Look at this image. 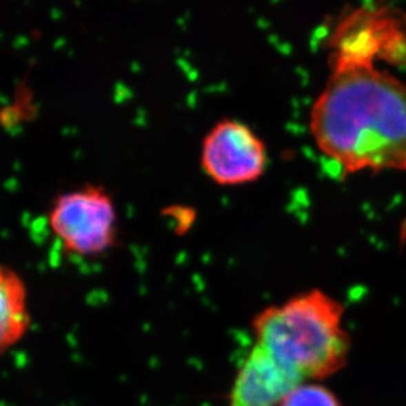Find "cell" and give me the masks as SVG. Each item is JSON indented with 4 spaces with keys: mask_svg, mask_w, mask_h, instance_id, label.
I'll return each instance as SVG.
<instances>
[{
    "mask_svg": "<svg viewBox=\"0 0 406 406\" xmlns=\"http://www.w3.org/2000/svg\"><path fill=\"white\" fill-rule=\"evenodd\" d=\"M318 150L343 173L406 172V83L375 60L334 57L310 112Z\"/></svg>",
    "mask_w": 406,
    "mask_h": 406,
    "instance_id": "cell-1",
    "label": "cell"
},
{
    "mask_svg": "<svg viewBox=\"0 0 406 406\" xmlns=\"http://www.w3.org/2000/svg\"><path fill=\"white\" fill-rule=\"evenodd\" d=\"M343 316V305L330 294L307 290L265 307L254 318L255 343L305 383L323 380L348 361L351 338Z\"/></svg>",
    "mask_w": 406,
    "mask_h": 406,
    "instance_id": "cell-2",
    "label": "cell"
},
{
    "mask_svg": "<svg viewBox=\"0 0 406 406\" xmlns=\"http://www.w3.org/2000/svg\"><path fill=\"white\" fill-rule=\"evenodd\" d=\"M48 221L62 247L74 255H102L118 238L115 202L101 185L86 183L56 196Z\"/></svg>",
    "mask_w": 406,
    "mask_h": 406,
    "instance_id": "cell-3",
    "label": "cell"
},
{
    "mask_svg": "<svg viewBox=\"0 0 406 406\" xmlns=\"http://www.w3.org/2000/svg\"><path fill=\"white\" fill-rule=\"evenodd\" d=\"M268 156L263 140L241 121H219L206 135L201 165L212 182L239 186L258 180L267 169Z\"/></svg>",
    "mask_w": 406,
    "mask_h": 406,
    "instance_id": "cell-4",
    "label": "cell"
},
{
    "mask_svg": "<svg viewBox=\"0 0 406 406\" xmlns=\"http://www.w3.org/2000/svg\"><path fill=\"white\" fill-rule=\"evenodd\" d=\"M301 377L255 343L238 371L228 406H277L303 384Z\"/></svg>",
    "mask_w": 406,
    "mask_h": 406,
    "instance_id": "cell-5",
    "label": "cell"
},
{
    "mask_svg": "<svg viewBox=\"0 0 406 406\" xmlns=\"http://www.w3.org/2000/svg\"><path fill=\"white\" fill-rule=\"evenodd\" d=\"M28 290L17 272L0 265V355L17 345L30 330Z\"/></svg>",
    "mask_w": 406,
    "mask_h": 406,
    "instance_id": "cell-6",
    "label": "cell"
},
{
    "mask_svg": "<svg viewBox=\"0 0 406 406\" xmlns=\"http://www.w3.org/2000/svg\"><path fill=\"white\" fill-rule=\"evenodd\" d=\"M280 406H342V404L326 387L303 383L290 392Z\"/></svg>",
    "mask_w": 406,
    "mask_h": 406,
    "instance_id": "cell-7",
    "label": "cell"
}]
</instances>
